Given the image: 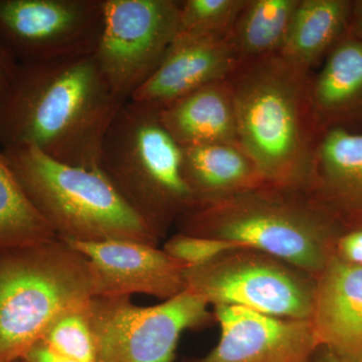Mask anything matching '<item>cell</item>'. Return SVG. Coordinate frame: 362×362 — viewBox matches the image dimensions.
Here are the masks:
<instances>
[{"mask_svg": "<svg viewBox=\"0 0 362 362\" xmlns=\"http://www.w3.org/2000/svg\"><path fill=\"white\" fill-rule=\"evenodd\" d=\"M125 103L93 56L18 63L0 148L33 147L66 165L99 169L105 135Z\"/></svg>", "mask_w": 362, "mask_h": 362, "instance_id": "6da1fadb", "label": "cell"}, {"mask_svg": "<svg viewBox=\"0 0 362 362\" xmlns=\"http://www.w3.org/2000/svg\"><path fill=\"white\" fill-rule=\"evenodd\" d=\"M310 75L276 54L240 64L228 78L240 147L265 182L308 194L319 137Z\"/></svg>", "mask_w": 362, "mask_h": 362, "instance_id": "7a4b0ae2", "label": "cell"}, {"mask_svg": "<svg viewBox=\"0 0 362 362\" xmlns=\"http://www.w3.org/2000/svg\"><path fill=\"white\" fill-rule=\"evenodd\" d=\"M177 233L235 243L318 277L335 255L343 226L310 195L264 183L197 206L175 223Z\"/></svg>", "mask_w": 362, "mask_h": 362, "instance_id": "3957f363", "label": "cell"}, {"mask_svg": "<svg viewBox=\"0 0 362 362\" xmlns=\"http://www.w3.org/2000/svg\"><path fill=\"white\" fill-rule=\"evenodd\" d=\"M99 169L161 240L194 206L182 175V148L159 111L128 101L102 143Z\"/></svg>", "mask_w": 362, "mask_h": 362, "instance_id": "277c9868", "label": "cell"}, {"mask_svg": "<svg viewBox=\"0 0 362 362\" xmlns=\"http://www.w3.org/2000/svg\"><path fill=\"white\" fill-rule=\"evenodd\" d=\"M95 296L89 261L66 240L0 252V362L20 361L58 317Z\"/></svg>", "mask_w": 362, "mask_h": 362, "instance_id": "5b68a950", "label": "cell"}, {"mask_svg": "<svg viewBox=\"0 0 362 362\" xmlns=\"http://www.w3.org/2000/svg\"><path fill=\"white\" fill-rule=\"evenodd\" d=\"M2 151L26 194L59 239L160 244L156 233L128 206L100 169L66 165L33 147Z\"/></svg>", "mask_w": 362, "mask_h": 362, "instance_id": "8992f818", "label": "cell"}, {"mask_svg": "<svg viewBox=\"0 0 362 362\" xmlns=\"http://www.w3.org/2000/svg\"><path fill=\"white\" fill-rule=\"evenodd\" d=\"M185 290L209 305L310 319L316 278L266 252L240 247L185 271Z\"/></svg>", "mask_w": 362, "mask_h": 362, "instance_id": "52a82bcc", "label": "cell"}, {"mask_svg": "<svg viewBox=\"0 0 362 362\" xmlns=\"http://www.w3.org/2000/svg\"><path fill=\"white\" fill-rule=\"evenodd\" d=\"M206 301L187 291L156 306L131 297H94L86 313L96 344V362H173L181 334L214 322Z\"/></svg>", "mask_w": 362, "mask_h": 362, "instance_id": "ba28073f", "label": "cell"}, {"mask_svg": "<svg viewBox=\"0 0 362 362\" xmlns=\"http://www.w3.org/2000/svg\"><path fill=\"white\" fill-rule=\"evenodd\" d=\"M180 1L104 0L94 57L114 94L128 102L168 56L177 37Z\"/></svg>", "mask_w": 362, "mask_h": 362, "instance_id": "9c48e42d", "label": "cell"}, {"mask_svg": "<svg viewBox=\"0 0 362 362\" xmlns=\"http://www.w3.org/2000/svg\"><path fill=\"white\" fill-rule=\"evenodd\" d=\"M104 0H0V44L18 63L93 56Z\"/></svg>", "mask_w": 362, "mask_h": 362, "instance_id": "30bf717a", "label": "cell"}, {"mask_svg": "<svg viewBox=\"0 0 362 362\" xmlns=\"http://www.w3.org/2000/svg\"><path fill=\"white\" fill-rule=\"evenodd\" d=\"M221 338L206 356L185 362H310L319 349L309 319L282 318L233 305L214 306Z\"/></svg>", "mask_w": 362, "mask_h": 362, "instance_id": "8fae6325", "label": "cell"}, {"mask_svg": "<svg viewBox=\"0 0 362 362\" xmlns=\"http://www.w3.org/2000/svg\"><path fill=\"white\" fill-rule=\"evenodd\" d=\"M68 243L89 261L95 297L143 294L166 301L185 291L187 267L159 246L122 240Z\"/></svg>", "mask_w": 362, "mask_h": 362, "instance_id": "7c38bea8", "label": "cell"}, {"mask_svg": "<svg viewBox=\"0 0 362 362\" xmlns=\"http://www.w3.org/2000/svg\"><path fill=\"white\" fill-rule=\"evenodd\" d=\"M319 346L362 362V266L333 256L316 278L310 319Z\"/></svg>", "mask_w": 362, "mask_h": 362, "instance_id": "4fadbf2b", "label": "cell"}, {"mask_svg": "<svg viewBox=\"0 0 362 362\" xmlns=\"http://www.w3.org/2000/svg\"><path fill=\"white\" fill-rule=\"evenodd\" d=\"M238 66L230 33L220 40L175 42L156 73L129 101L160 111L204 86L226 80Z\"/></svg>", "mask_w": 362, "mask_h": 362, "instance_id": "5bb4252c", "label": "cell"}, {"mask_svg": "<svg viewBox=\"0 0 362 362\" xmlns=\"http://www.w3.org/2000/svg\"><path fill=\"white\" fill-rule=\"evenodd\" d=\"M309 195L344 230L362 226V133L331 127L319 134Z\"/></svg>", "mask_w": 362, "mask_h": 362, "instance_id": "9a60e30c", "label": "cell"}, {"mask_svg": "<svg viewBox=\"0 0 362 362\" xmlns=\"http://www.w3.org/2000/svg\"><path fill=\"white\" fill-rule=\"evenodd\" d=\"M309 100L320 134L362 120V40L347 35L309 78Z\"/></svg>", "mask_w": 362, "mask_h": 362, "instance_id": "2e32d148", "label": "cell"}, {"mask_svg": "<svg viewBox=\"0 0 362 362\" xmlns=\"http://www.w3.org/2000/svg\"><path fill=\"white\" fill-rule=\"evenodd\" d=\"M159 117L181 147L240 145L235 101L228 78L181 98L161 109Z\"/></svg>", "mask_w": 362, "mask_h": 362, "instance_id": "e0dca14e", "label": "cell"}, {"mask_svg": "<svg viewBox=\"0 0 362 362\" xmlns=\"http://www.w3.org/2000/svg\"><path fill=\"white\" fill-rule=\"evenodd\" d=\"M182 148V175L194 206L228 199L264 185L256 164L240 145Z\"/></svg>", "mask_w": 362, "mask_h": 362, "instance_id": "ac0fdd59", "label": "cell"}, {"mask_svg": "<svg viewBox=\"0 0 362 362\" xmlns=\"http://www.w3.org/2000/svg\"><path fill=\"white\" fill-rule=\"evenodd\" d=\"M352 1L299 0L280 54L288 63L310 71L349 35Z\"/></svg>", "mask_w": 362, "mask_h": 362, "instance_id": "d6986e66", "label": "cell"}, {"mask_svg": "<svg viewBox=\"0 0 362 362\" xmlns=\"http://www.w3.org/2000/svg\"><path fill=\"white\" fill-rule=\"evenodd\" d=\"M299 0H247L230 32L240 64L279 54Z\"/></svg>", "mask_w": 362, "mask_h": 362, "instance_id": "ffe728a7", "label": "cell"}, {"mask_svg": "<svg viewBox=\"0 0 362 362\" xmlns=\"http://www.w3.org/2000/svg\"><path fill=\"white\" fill-rule=\"evenodd\" d=\"M0 149V252L58 239Z\"/></svg>", "mask_w": 362, "mask_h": 362, "instance_id": "44dd1931", "label": "cell"}, {"mask_svg": "<svg viewBox=\"0 0 362 362\" xmlns=\"http://www.w3.org/2000/svg\"><path fill=\"white\" fill-rule=\"evenodd\" d=\"M247 0H182L175 42L220 40L232 32Z\"/></svg>", "mask_w": 362, "mask_h": 362, "instance_id": "7402d4cb", "label": "cell"}, {"mask_svg": "<svg viewBox=\"0 0 362 362\" xmlns=\"http://www.w3.org/2000/svg\"><path fill=\"white\" fill-rule=\"evenodd\" d=\"M86 305L58 317L40 341L54 354L71 361L96 362V344Z\"/></svg>", "mask_w": 362, "mask_h": 362, "instance_id": "603a6c76", "label": "cell"}, {"mask_svg": "<svg viewBox=\"0 0 362 362\" xmlns=\"http://www.w3.org/2000/svg\"><path fill=\"white\" fill-rule=\"evenodd\" d=\"M240 247L243 246L228 240L207 239L176 233L165 240L162 250L187 268H192L211 261L223 252Z\"/></svg>", "mask_w": 362, "mask_h": 362, "instance_id": "cb8c5ba5", "label": "cell"}, {"mask_svg": "<svg viewBox=\"0 0 362 362\" xmlns=\"http://www.w3.org/2000/svg\"><path fill=\"white\" fill-rule=\"evenodd\" d=\"M18 62L0 44V117L11 95Z\"/></svg>", "mask_w": 362, "mask_h": 362, "instance_id": "d4e9b609", "label": "cell"}, {"mask_svg": "<svg viewBox=\"0 0 362 362\" xmlns=\"http://www.w3.org/2000/svg\"><path fill=\"white\" fill-rule=\"evenodd\" d=\"M20 361L21 362H75L54 354L42 341L35 343Z\"/></svg>", "mask_w": 362, "mask_h": 362, "instance_id": "484cf974", "label": "cell"}, {"mask_svg": "<svg viewBox=\"0 0 362 362\" xmlns=\"http://www.w3.org/2000/svg\"><path fill=\"white\" fill-rule=\"evenodd\" d=\"M349 35L362 40V0L352 1Z\"/></svg>", "mask_w": 362, "mask_h": 362, "instance_id": "4316f807", "label": "cell"}, {"mask_svg": "<svg viewBox=\"0 0 362 362\" xmlns=\"http://www.w3.org/2000/svg\"><path fill=\"white\" fill-rule=\"evenodd\" d=\"M310 362H344L339 357L335 356L329 349L320 346L316 350Z\"/></svg>", "mask_w": 362, "mask_h": 362, "instance_id": "83f0119b", "label": "cell"}, {"mask_svg": "<svg viewBox=\"0 0 362 362\" xmlns=\"http://www.w3.org/2000/svg\"><path fill=\"white\" fill-rule=\"evenodd\" d=\"M13 362H21V361H13Z\"/></svg>", "mask_w": 362, "mask_h": 362, "instance_id": "f1b7e54d", "label": "cell"}]
</instances>
